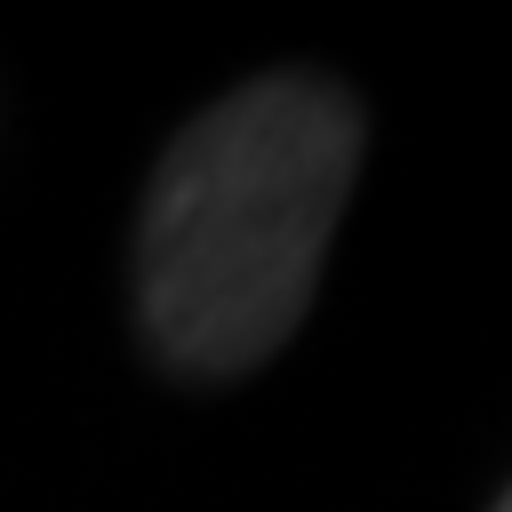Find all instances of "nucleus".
<instances>
[{"mask_svg": "<svg viewBox=\"0 0 512 512\" xmlns=\"http://www.w3.org/2000/svg\"><path fill=\"white\" fill-rule=\"evenodd\" d=\"M360 176V112L312 72L216 96L160 160L136 224V320L184 376H240L288 344Z\"/></svg>", "mask_w": 512, "mask_h": 512, "instance_id": "obj_1", "label": "nucleus"}, {"mask_svg": "<svg viewBox=\"0 0 512 512\" xmlns=\"http://www.w3.org/2000/svg\"><path fill=\"white\" fill-rule=\"evenodd\" d=\"M496 512H512V488H504V504H496Z\"/></svg>", "mask_w": 512, "mask_h": 512, "instance_id": "obj_2", "label": "nucleus"}]
</instances>
